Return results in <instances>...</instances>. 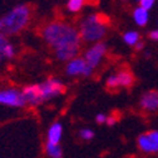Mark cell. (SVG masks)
I'll list each match as a JSON object with an SVG mask.
<instances>
[{
    "mask_svg": "<svg viewBox=\"0 0 158 158\" xmlns=\"http://www.w3.org/2000/svg\"><path fill=\"white\" fill-rule=\"evenodd\" d=\"M13 56H14V47H13L10 43H8L6 47H5V57L11 58Z\"/></svg>",
    "mask_w": 158,
    "mask_h": 158,
    "instance_id": "cell-17",
    "label": "cell"
},
{
    "mask_svg": "<svg viewBox=\"0 0 158 158\" xmlns=\"http://www.w3.org/2000/svg\"><path fill=\"white\" fill-rule=\"evenodd\" d=\"M134 46H135V48H137V49H138V51H139V49H142V48H143V44H142V43H138V42H137V43H135V44H134Z\"/></svg>",
    "mask_w": 158,
    "mask_h": 158,
    "instance_id": "cell-23",
    "label": "cell"
},
{
    "mask_svg": "<svg viewBox=\"0 0 158 158\" xmlns=\"http://www.w3.org/2000/svg\"><path fill=\"white\" fill-rule=\"evenodd\" d=\"M96 120H98V123H104V122H106V116L102 115V114H99L96 116Z\"/></svg>",
    "mask_w": 158,
    "mask_h": 158,
    "instance_id": "cell-20",
    "label": "cell"
},
{
    "mask_svg": "<svg viewBox=\"0 0 158 158\" xmlns=\"http://www.w3.org/2000/svg\"><path fill=\"white\" fill-rule=\"evenodd\" d=\"M149 37L153 39V41H158V29H157V31H153V32L149 34Z\"/></svg>",
    "mask_w": 158,
    "mask_h": 158,
    "instance_id": "cell-22",
    "label": "cell"
},
{
    "mask_svg": "<svg viewBox=\"0 0 158 158\" xmlns=\"http://www.w3.org/2000/svg\"><path fill=\"white\" fill-rule=\"evenodd\" d=\"M140 106L146 111H156L158 110V91L152 90L144 94L140 99Z\"/></svg>",
    "mask_w": 158,
    "mask_h": 158,
    "instance_id": "cell-9",
    "label": "cell"
},
{
    "mask_svg": "<svg viewBox=\"0 0 158 158\" xmlns=\"http://www.w3.org/2000/svg\"><path fill=\"white\" fill-rule=\"evenodd\" d=\"M93 70L90 66L86 63L85 60L82 58H71V62L67 64V75L70 76H76V75H85V76H90L93 73Z\"/></svg>",
    "mask_w": 158,
    "mask_h": 158,
    "instance_id": "cell-8",
    "label": "cell"
},
{
    "mask_svg": "<svg viewBox=\"0 0 158 158\" xmlns=\"http://www.w3.org/2000/svg\"><path fill=\"white\" fill-rule=\"evenodd\" d=\"M138 2H139V0H138Z\"/></svg>",
    "mask_w": 158,
    "mask_h": 158,
    "instance_id": "cell-24",
    "label": "cell"
},
{
    "mask_svg": "<svg viewBox=\"0 0 158 158\" xmlns=\"http://www.w3.org/2000/svg\"><path fill=\"white\" fill-rule=\"evenodd\" d=\"M31 18V10L27 5H19L0 19V32L11 35L24 29Z\"/></svg>",
    "mask_w": 158,
    "mask_h": 158,
    "instance_id": "cell-2",
    "label": "cell"
},
{
    "mask_svg": "<svg viewBox=\"0 0 158 158\" xmlns=\"http://www.w3.org/2000/svg\"><path fill=\"white\" fill-rule=\"evenodd\" d=\"M85 4V0H69V4H67V8L70 11H78Z\"/></svg>",
    "mask_w": 158,
    "mask_h": 158,
    "instance_id": "cell-15",
    "label": "cell"
},
{
    "mask_svg": "<svg viewBox=\"0 0 158 158\" xmlns=\"http://www.w3.org/2000/svg\"><path fill=\"white\" fill-rule=\"evenodd\" d=\"M139 3H140V6L144 8V9H151L153 3H154V0H139Z\"/></svg>",
    "mask_w": 158,
    "mask_h": 158,
    "instance_id": "cell-18",
    "label": "cell"
},
{
    "mask_svg": "<svg viewBox=\"0 0 158 158\" xmlns=\"http://www.w3.org/2000/svg\"><path fill=\"white\" fill-rule=\"evenodd\" d=\"M115 122H116V118H115L114 115H111L110 118H106V123H108L109 125H113V124H115Z\"/></svg>",
    "mask_w": 158,
    "mask_h": 158,
    "instance_id": "cell-21",
    "label": "cell"
},
{
    "mask_svg": "<svg viewBox=\"0 0 158 158\" xmlns=\"http://www.w3.org/2000/svg\"><path fill=\"white\" fill-rule=\"evenodd\" d=\"M124 41H125L127 44L134 46L139 41V34L137 32H128V33L124 34Z\"/></svg>",
    "mask_w": 158,
    "mask_h": 158,
    "instance_id": "cell-14",
    "label": "cell"
},
{
    "mask_svg": "<svg viewBox=\"0 0 158 158\" xmlns=\"http://www.w3.org/2000/svg\"><path fill=\"white\" fill-rule=\"evenodd\" d=\"M46 149H47V153L51 156V157H61L62 156V149L61 147L58 146V143H52V142H48L47 146H46Z\"/></svg>",
    "mask_w": 158,
    "mask_h": 158,
    "instance_id": "cell-13",
    "label": "cell"
},
{
    "mask_svg": "<svg viewBox=\"0 0 158 158\" xmlns=\"http://www.w3.org/2000/svg\"><path fill=\"white\" fill-rule=\"evenodd\" d=\"M108 18L102 14H91L86 17L80 25V34L87 42L100 41L108 29Z\"/></svg>",
    "mask_w": 158,
    "mask_h": 158,
    "instance_id": "cell-3",
    "label": "cell"
},
{
    "mask_svg": "<svg viewBox=\"0 0 158 158\" xmlns=\"http://www.w3.org/2000/svg\"><path fill=\"white\" fill-rule=\"evenodd\" d=\"M105 53H106V46L104 43H96L85 53V61L91 69H95Z\"/></svg>",
    "mask_w": 158,
    "mask_h": 158,
    "instance_id": "cell-7",
    "label": "cell"
},
{
    "mask_svg": "<svg viewBox=\"0 0 158 158\" xmlns=\"http://www.w3.org/2000/svg\"><path fill=\"white\" fill-rule=\"evenodd\" d=\"M61 134H62V127H61V124H58V123L53 124L49 128V130H48V142L58 143L60 139H61Z\"/></svg>",
    "mask_w": 158,
    "mask_h": 158,
    "instance_id": "cell-11",
    "label": "cell"
},
{
    "mask_svg": "<svg viewBox=\"0 0 158 158\" xmlns=\"http://www.w3.org/2000/svg\"><path fill=\"white\" fill-rule=\"evenodd\" d=\"M44 41L56 51V56L61 61L73 58L80 49V34L70 24L53 22L43 28Z\"/></svg>",
    "mask_w": 158,
    "mask_h": 158,
    "instance_id": "cell-1",
    "label": "cell"
},
{
    "mask_svg": "<svg viewBox=\"0 0 158 158\" xmlns=\"http://www.w3.org/2000/svg\"><path fill=\"white\" fill-rule=\"evenodd\" d=\"M94 137V133L91 130H89V129H86V130H81V138L82 139H91Z\"/></svg>",
    "mask_w": 158,
    "mask_h": 158,
    "instance_id": "cell-19",
    "label": "cell"
},
{
    "mask_svg": "<svg viewBox=\"0 0 158 158\" xmlns=\"http://www.w3.org/2000/svg\"><path fill=\"white\" fill-rule=\"evenodd\" d=\"M39 102H43L53 96H57L64 91V86L57 80H48L44 84L37 85Z\"/></svg>",
    "mask_w": 158,
    "mask_h": 158,
    "instance_id": "cell-4",
    "label": "cell"
},
{
    "mask_svg": "<svg viewBox=\"0 0 158 158\" xmlns=\"http://www.w3.org/2000/svg\"><path fill=\"white\" fill-rule=\"evenodd\" d=\"M134 20L138 25H146L148 22V10L142 6L134 10Z\"/></svg>",
    "mask_w": 158,
    "mask_h": 158,
    "instance_id": "cell-12",
    "label": "cell"
},
{
    "mask_svg": "<svg viewBox=\"0 0 158 158\" xmlns=\"http://www.w3.org/2000/svg\"><path fill=\"white\" fill-rule=\"evenodd\" d=\"M116 76V82H118V86H124V87H129L131 84H133L134 78H133V75H131L129 71H122L119 72Z\"/></svg>",
    "mask_w": 158,
    "mask_h": 158,
    "instance_id": "cell-10",
    "label": "cell"
},
{
    "mask_svg": "<svg viewBox=\"0 0 158 158\" xmlns=\"http://www.w3.org/2000/svg\"><path fill=\"white\" fill-rule=\"evenodd\" d=\"M0 104H5L9 106H24L25 99L23 93L18 90H4L0 91Z\"/></svg>",
    "mask_w": 158,
    "mask_h": 158,
    "instance_id": "cell-5",
    "label": "cell"
},
{
    "mask_svg": "<svg viewBox=\"0 0 158 158\" xmlns=\"http://www.w3.org/2000/svg\"><path fill=\"white\" fill-rule=\"evenodd\" d=\"M8 44V41L5 39L4 34L0 32V62L3 61V58L5 57V47Z\"/></svg>",
    "mask_w": 158,
    "mask_h": 158,
    "instance_id": "cell-16",
    "label": "cell"
},
{
    "mask_svg": "<svg viewBox=\"0 0 158 158\" xmlns=\"http://www.w3.org/2000/svg\"><path fill=\"white\" fill-rule=\"evenodd\" d=\"M139 148L146 153L158 152V131H149L138 138Z\"/></svg>",
    "mask_w": 158,
    "mask_h": 158,
    "instance_id": "cell-6",
    "label": "cell"
}]
</instances>
